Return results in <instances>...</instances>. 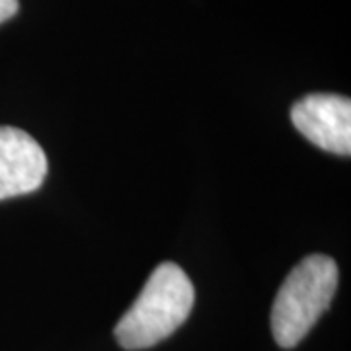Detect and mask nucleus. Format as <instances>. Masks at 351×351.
<instances>
[{"label": "nucleus", "instance_id": "nucleus-1", "mask_svg": "<svg viewBox=\"0 0 351 351\" xmlns=\"http://www.w3.org/2000/svg\"><path fill=\"white\" fill-rule=\"evenodd\" d=\"M195 291L188 274L172 262L160 263L115 326L117 343L129 351L147 350L172 336L188 320Z\"/></svg>", "mask_w": 351, "mask_h": 351}, {"label": "nucleus", "instance_id": "nucleus-2", "mask_svg": "<svg viewBox=\"0 0 351 351\" xmlns=\"http://www.w3.org/2000/svg\"><path fill=\"white\" fill-rule=\"evenodd\" d=\"M338 265L314 254L293 267L271 308V332L279 348L291 350L326 313L338 289Z\"/></svg>", "mask_w": 351, "mask_h": 351}, {"label": "nucleus", "instance_id": "nucleus-3", "mask_svg": "<svg viewBox=\"0 0 351 351\" xmlns=\"http://www.w3.org/2000/svg\"><path fill=\"white\" fill-rule=\"evenodd\" d=\"M297 131L322 151L350 156L351 101L338 94H308L291 108Z\"/></svg>", "mask_w": 351, "mask_h": 351}, {"label": "nucleus", "instance_id": "nucleus-4", "mask_svg": "<svg viewBox=\"0 0 351 351\" xmlns=\"http://www.w3.org/2000/svg\"><path fill=\"white\" fill-rule=\"evenodd\" d=\"M47 176V156L22 129L0 127V201L32 193Z\"/></svg>", "mask_w": 351, "mask_h": 351}, {"label": "nucleus", "instance_id": "nucleus-5", "mask_svg": "<svg viewBox=\"0 0 351 351\" xmlns=\"http://www.w3.org/2000/svg\"><path fill=\"white\" fill-rule=\"evenodd\" d=\"M18 8H20L18 0H0V24L16 16Z\"/></svg>", "mask_w": 351, "mask_h": 351}]
</instances>
